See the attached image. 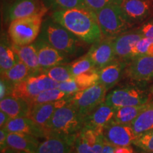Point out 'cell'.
I'll return each mask as SVG.
<instances>
[{"mask_svg":"<svg viewBox=\"0 0 153 153\" xmlns=\"http://www.w3.org/2000/svg\"><path fill=\"white\" fill-rule=\"evenodd\" d=\"M51 16L86 44H93L103 37L97 13L87 7L53 11Z\"/></svg>","mask_w":153,"mask_h":153,"instance_id":"1","label":"cell"},{"mask_svg":"<svg viewBox=\"0 0 153 153\" xmlns=\"http://www.w3.org/2000/svg\"><path fill=\"white\" fill-rule=\"evenodd\" d=\"M38 38L68 57L77 55L83 51V43H85L55 21L51 15L44 19Z\"/></svg>","mask_w":153,"mask_h":153,"instance_id":"2","label":"cell"},{"mask_svg":"<svg viewBox=\"0 0 153 153\" xmlns=\"http://www.w3.org/2000/svg\"><path fill=\"white\" fill-rule=\"evenodd\" d=\"M85 118L70 102L55 111L45 130L48 136L62 137L74 143L78 133L84 127Z\"/></svg>","mask_w":153,"mask_h":153,"instance_id":"3","label":"cell"},{"mask_svg":"<svg viewBox=\"0 0 153 153\" xmlns=\"http://www.w3.org/2000/svg\"><path fill=\"white\" fill-rule=\"evenodd\" d=\"M48 11L32 16L15 19L9 24L8 34L12 43L17 45L33 43L41 32L42 24Z\"/></svg>","mask_w":153,"mask_h":153,"instance_id":"4","label":"cell"},{"mask_svg":"<svg viewBox=\"0 0 153 153\" xmlns=\"http://www.w3.org/2000/svg\"><path fill=\"white\" fill-rule=\"evenodd\" d=\"M96 13L103 37L114 38L133 28L126 20L120 5L107 6Z\"/></svg>","mask_w":153,"mask_h":153,"instance_id":"5","label":"cell"},{"mask_svg":"<svg viewBox=\"0 0 153 153\" xmlns=\"http://www.w3.org/2000/svg\"><path fill=\"white\" fill-rule=\"evenodd\" d=\"M150 93L135 86L116 88L106 94L105 102L114 108L135 106L150 101Z\"/></svg>","mask_w":153,"mask_h":153,"instance_id":"6","label":"cell"},{"mask_svg":"<svg viewBox=\"0 0 153 153\" xmlns=\"http://www.w3.org/2000/svg\"><path fill=\"white\" fill-rule=\"evenodd\" d=\"M107 89L99 82L72 95L70 104L85 117L104 102Z\"/></svg>","mask_w":153,"mask_h":153,"instance_id":"7","label":"cell"},{"mask_svg":"<svg viewBox=\"0 0 153 153\" xmlns=\"http://www.w3.org/2000/svg\"><path fill=\"white\" fill-rule=\"evenodd\" d=\"M120 8L126 20L133 27L153 16V0H123Z\"/></svg>","mask_w":153,"mask_h":153,"instance_id":"8","label":"cell"},{"mask_svg":"<svg viewBox=\"0 0 153 153\" xmlns=\"http://www.w3.org/2000/svg\"><path fill=\"white\" fill-rule=\"evenodd\" d=\"M124 76L130 81L145 84L153 79V56L141 55L128 62Z\"/></svg>","mask_w":153,"mask_h":153,"instance_id":"9","label":"cell"},{"mask_svg":"<svg viewBox=\"0 0 153 153\" xmlns=\"http://www.w3.org/2000/svg\"><path fill=\"white\" fill-rule=\"evenodd\" d=\"M104 143L103 130L83 127L76 137L73 148L76 153H101Z\"/></svg>","mask_w":153,"mask_h":153,"instance_id":"10","label":"cell"},{"mask_svg":"<svg viewBox=\"0 0 153 153\" xmlns=\"http://www.w3.org/2000/svg\"><path fill=\"white\" fill-rule=\"evenodd\" d=\"M103 136L106 143L115 147L131 146L138 135L130 125L110 123L103 129Z\"/></svg>","mask_w":153,"mask_h":153,"instance_id":"11","label":"cell"},{"mask_svg":"<svg viewBox=\"0 0 153 153\" xmlns=\"http://www.w3.org/2000/svg\"><path fill=\"white\" fill-rule=\"evenodd\" d=\"M143 37L142 33L139 28H137L135 30H129L112 38L116 58L128 62L131 60L133 48Z\"/></svg>","mask_w":153,"mask_h":153,"instance_id":"12","label":"cell"},{"mask_svg":"<svg viewBox=\"0 0 153 153\" xmlns=\"http://www.w3.org/2000/svg\"><path fill=\"white\" fill-rule=\"evenodd\" d=\"M33 43L37 50L38 61L42 70L58 65L65 64L69 60L70 57L57 51L40 38H37Z\"/></svg>","mask_w":153,"mask_h":153,"instance_id":"13","label":"cell"},{"mask_svg":"<svg viewBox=\"0 0 153 153\" xmlns=\"http://www.w3.org/2000/svg\"><path fill=\"white\" fill-rule=\"evenodd\" d=\"M45 10L48 9L42 0H16L2 19L5 24H9L15 19L32 16Z\"/></svg>","mask_w":153,"mask_h":153,"instance_id":"14","label":"cell"},{"mask_svg":"<svg viewBox=\"0 0 153 153\" xmlns=\"http://www.w3.org/2000/svg\"><path fill=\"white\" fill-rule=\"evenodd\" d=\"M87 54L98 70L110 64L116 58L112 38L102 37L100 40L91 44Z\"/></svg>","mask_w":153,"mask_h":153,"instance_id":"15","label":"cell"},{"mask_svg":"<svg viewBox=\"0 0 153 153\" xmlns=\"http://www.w3.org/2000/svg\"><path fill=\"white\" fill-rule=\"evenodd\" d=\"M4 128L9 133H21L33 135L38 138L45 139L48 137L46 130L38 125L30 117L11 118Z\"/></svg>","mask_w":153,"mask_h":153,"instance_id":"16","label":"cell"},{"mask_svg":"<svg viewBox=\"0 0 153 153\" xmlns=\"http://www.w3.org/2000/svg\"><path fill=\"white\" fill-rule=\"evenodd\" d=\"M72 96L60 100L34 104L31 106L29 117L45 129V126L57 108L65 106L70 102Z\"/></svg>","mask_w":153,"mask_h":153,"instance_id":"17","label":"cell"},{"mask_svg":"<svg viewBox=\"0 0 153 153\" xmlns=\"http://www.w3.org/2000/svg\"><path fill=\"white\" fill-rule=\"evenodd\" d=\"M127 64L128 61L116 58L110 64L99 70V82L108 91L121 79Z\"/></svg>","mask_w":153,"mask_h":153,"instance_id":"18","label":"cell"},{"mask_svg":"<svg viewBox=\"0 0 153 153\" xmlns=\"http://www.w3.org/2000/svg\"><path fill=\"white\" fill-rule=\"evenodd\" d=\"M116 108L103 102L89 113L85 118L84 127L95 130H103L113 119Z\"/></svg>","mask_w":153,"mask_h":153,"instance_id":"19","label":"cell"},{"mask_svg":"<svg viewBox=\"0 0 153 153\" xmlns=\"http://www.w3.org/2000/svg\"><path fill=\"white\" fill-rule=\"evenodd\" d=\"M0 109L11 118L29 117L31 105L23 99L8 96L0 101Z\"/></svg>","mask_w":153,"mask_h":153,"instance_id":"20","label":"cell"},{"mask_svg":"<svg viewBox=\"0 0 153 153\" xmlns=\"http://www.w3.org/2000/svg\"><path fill=\"white\" fill-rule=\"evenodd\" d=\"M7 143L10 148L27 153H36L41 143L38 137L21 133H9Z\"/></svg>","mask_w":153,"mask_h":153,"instance_id":"21","label":"cell"},{"mask_svg":"<svg viewBox=\"0 0 153 153\" xmlns=\"http://www.w3.org/2000/svg\"><path fill=\"white\" fill-rule=\"evenodd\" d=\"M19 60L18 55L15 52L13 43L9 34L1 32L0 42V72L3 74L16 64Z\"/></svg>","mask_w":153,"mask_h":153,"instance_id":"22","label":"cell"},{"mask_svg":"<svg viewBox=\"0 0 153 153\" xmlns=\"http://www.w3.org/2000/svg\"><path fill=\"white\" fill-rule=\"evenodd\" d=\"M74 143L68 139L50 135L40 143L36 153H71Z\"/></svg>","mask_w":153,"mask_h":153,"instance_id":"23","label":"cell"},{"mask_svg":"<svg viewBox=\"0 0 153 153\" xmlns=\"http://www.w3.org/2000/svg\"><path fill=\"white\" fill-rule=\"evenodd\" d=\"M36 74H31L23 81L15 84L11 96L24 99L31 105L34 99L41 93L37 85Z\"/></svg>","mask_w":153,"mask_h":153,"instance_id":"24","label":"cell"},{"mask_svg":"<svg viewBox=\"0 0 153 153\" xmlns=\"http://www.w3.org/2000/svg\"><path fill=\"white\" fill-rule=\"evenodd\" d=\"M13 47L19 60L28 66L33 74L42 72L38 61L37 50L33 43L26 45H17L13 43Z\"/></svg>","mask_w":153,"mask_h":153,"instance_id":"25","label":"cell"},{"mask_svg":"<svg viewBox=\"0 0 153 153\" xmlns=\"http://www.w3.org/2000/svg\"><path fill=\"white\" fill-rule=\"evenodd\" d=\"M150 101L144 104L116 108L114 116L111 123L130 125L149 106Z\"/></svg>","mask_w":153,"mask_h":153,"instance_id":"26","label":"cell"},{"mask_svg":"<svg viewBox=\"0 0 153 153\" xmlns=\"http://www.w3.org/2000/svg\"><path fill=\"white\" fill-rule=\"evenodd\" d=\"M137 135L153 128V101L130 124Z\"/></svg>","mask_w":153,"mask_h":153,"instance_id":"27","label":"cell"},{"mask_svg":"<svg viewBox=\"0 0 153 153\" xmlns=\"http://www.w3.org/2000/svg\"><path fill=\"white\" fill-rule=\"evenodd\" d=\"M31 74H33V73L28 66L19 60L12 68L4 72L3 74H1V76H4L15 85L23 81Z\"/></svg>","mask_w":153,"mask_h":153,"instance_id":"28","label":"cell"},{"mask_svg":"<svg viewBox=\"0 0 153 153\" xmlns=\"http://www.w3.org/2000/svg\"><path fill=\"white\" fill-rule=\"evenodd\" d=\"M69 68H70V72L73 77L81 75L82 74H85L86 72L97 68L95 67L94 63L87 53L70 63Z\"/></svg>","mask_w":153,"mask_h":153,"instance_id":"29","label":"cell"},{"mask_svg":"<svg viewBox=\"0 0 153 153\" xmlns=\"http://www.w3.org/2000/svg\"><path fill=\"white\" fill-rule=\"evenodd\" d=\"M50 12L65 10L75 7H87L84 0H42Z\"/></svg>","mask_w":153,"mask_h":153,"instance_id":"30","label":"cell"},{"mask_svg":"<svg viewBox=\"0 0 153 153\" xmlns=\"http://www.w3.org/2000/svg\"><path fill=\"white\" fill-rule=\"evenodd\" d=\"M42 71L58 83L69 81L73 78L70 72L69 64L58 65Z\"/></svg>","mask_w":153,"mask_h":153,"instance_id":"31","label":"cell"},{"mask_svg":"<svg viewBox=\"0 0 153 153\" xmlns=\"http://www.w3.org/2000/svg\"><path fill=\"white\" fill-rule=\"evenodd\" d=\"M72 95H69L64 91L60 90L59 88L49 89L42 91L38 94L37 97L34 99L31 104V106L34 104H43V103L51 102V101H55L60 100V99L67 98Z\"/></svg>","mask_w":153,"mask_h":153,"instance_id":"32","label":"cell"},{"mask_svg":"<svg viewBox=\"0 0 153 153\" xmlns=\"http://www.w3.org/2000/svg\"><path fill=\"white\" fill-rule=\"evenodd\" d=\"M141 55L153 56V38L143 36L137 41L132 51V58Z\"/></svg>","mask_w":153,"mask_h":153,"instance_id":"33","label":"cell"},{"mask_svg":"<svg viewBox=\"0 0 153 153\" xmlns=\"http://www.w3.org/2000/svg\"><path fill=\"white\" fill-rule=\"evenodd\" d=\"M75 82L81 88L82 90L88 88L91 86L95 85L96 83L99 82V70L95 68L91 71L86 72L85 74H82L75 77H73Z\"/></svg>","mask_w":153,"mask_h":153,"instance_id":"34","label":"cell"},{"mask_svg":"<svg viewBox=\"0 0 153 153\" xmlns=\"http://www.w3.org/2000/svg\"><path fill=\"white\" fill-rule=\"evenodd\" d=\"M133 145L145 152H153V128L138 135Z\"/></svg>","mask_w":153,"mask_h":153,"instance_id":"35","label":"cell"},{"mask_svg":"<svg viewBox=\"0 0 153 153\" xmlns=\"http://www.w3.org/2000/svg\"><path fill=\"white\" fill-rule=\"evenodd\" d=\"M36 75L38 89H39L41 92L44 91L49 90V89L58 88V82L53 80L52 78L48 76L43 71L40 72V73L36 74Z\"/></svg>","mask_w":153,"mask_h":153,"instance_id":"36","label":"cell"},{"mask_svg":"<svg viewBox=\"0 0 153 153\" xmlns=\"http://www.w3.org/2000/svg\"><path fill=\"white\" fill-rule=\"evenodd\" d=\"M85 5L95 12L104 8L107 6L118 4L120 5L123 0H84Z\"/></svg>","mask_w":153,"mask_h":153,"instance_id":"37","label":"cell"},{"mask_svg":"<svg viewBox=\"0 0 153 153\" xmlns=\"http://www.w3.org/2000/svg\"><path fill=\"white\" fill-rule=\"evenodd\" d=\"M14 84L4 76H1L0 79V100L8 96H11L14 90Z\"/></svg>","mask_w":153,"mask_h":153,"instance_id":"38","label":"cell"},{"mask_svg":"<svg viewBox=\"0 0 153 153\" xmlns=\"http://www.w3.org/2000/svg\"><path fill=\"white\" fill-rule=\"evenodd\" d=\"M58 88L60 90H62L69 95H73L75 93L82 90L81 88L79 87V85H77L75 80L74 79V78L69 80V81L59 83Z\"/></svg>","mask_w":153,"mask_h":153,"instance_id":"39","label":"cell"},{"mask_svg":"<svg viewBox=\"0 0 153 153\" xmlns=\"http://www.w3.org/2000/svg\"><path fill=\"white\" fill-rule=\"evenodd\" d=\"M138 28L144 37L153 38V16L143 23L142 26Z\"/></svg>","mask_w":153,"mask_h":153,"instance_id":"40","label":"cell"},{"mask_svg":"<svg viewBox=\"0 0 153 153\" xmlns=\"http://www.w3.org/2000/svg\"><path fill=\"white\" fill-rule=\"evenodd\" d=\"M9 132L6 131L4 128L0 129V150L1 153L5 152L7 149L9 148L8 143H7V137Z\"/></svg>","mask_w":153,"mask_h":153,"instance_id":"41","label":"cell"},{"mask_svg":"<svg viewBox=\"0 0 153 153\" xmlns=\"http://www.w3.org/2000/svg\"><path fill=\"white\" fill-rule=\"evenodd\" d=\"M16 0H1V17H3L7 14L9 9L12 6L13 4Z\"/></svg>","mask_w":153,"mask_h":153,"instance_id":"42","label":"cell"},{"mask_svg":"<svg viewBox=\"0 0 153 153\" xmlns=\"http://www.w3.org/2000/svg\"><path fill=\"white\" fill-rule=\"evenodd\" d=\"M11 117L9 116L7 113L1 111H0V128H3L5 127L7 123L11 120Z\"/></svg>","mask_w":153,"mask_h":153,"instance_id":"43","label":"cell"},{"mask_svg":"<svg viewBox=\"0 0 153 153\" xmlns=\"http://www.w3.org/2000/svg\"><path fill=\"white\" fill-rule=\"evenodd\" d=\"M114 150L115 146L105 141L104 147H103L102 151H101V153H114Z\"/></svg>","mask_w":153,"mask_h":153,"instance_id":"44","label":"cell"},{"mask_svg":"<svg viewBox=\"0 0 153 153\" xmlns=\"http://www.w3.org/2000/svg\"><path fill=\"white\" fill-rule=\"evenodd\" d=\"M19 152H19V151L15 150H14V149L9 148L7 149V150H6L5 152H4L2 153H19Z\"/></svg>","mask_w":153,"mask_h":153,"instance_id":"45","label":"cell"},{"mask_svg":"<svg viewBox=\"0 0 153 153\" xmlns=\"http://www.w3.org/2000/svg\"><path fill=\"white\" fill-rule=\"evenodd\" d=\"M150 97H152V101H153V84L152 85V87H150Z\"/></svg>","mask_w":153,"mask_h":153,"instance_id":"46","label":"cell"},{"mask_svg":"<svg viewBox=\"0 0 153 153\" xmlns=\"http://www.w3.org/2000/svg\"><path fill=\"white\" fill-rule=\"evenodd\" d=\"M71 153H76V152H75V150H74V148H73V150H72V152Z\"/></svg>","mask_w":153,"mask_h":153,"instance_id":"47","label":"cell"},{"mask_svg":"<svg viewBox=\"0 0 153 153\" xmlns=\"http://www.w3.org/2000/svg\"><path fill=\"white\" fill-rule=\"evenodd\" d=\"M19 153H27V152H20Z\"/></svg>","mask_w":153,"mask_h":153,"instance_id":"48","label":"cell"},{"mask_svg":"<svg viewBox=\"0 0 153 153\" xmlns=\"http://www.w3.org/2000/svg\"><path fill=\"white\" fill-rule=\"evenodd\" d=\"M145 153H153V152H145Z\"/></svg>","mask_w":153,"mask_h":153,"instance_id":"49","label":"cell"}]
</instances>
